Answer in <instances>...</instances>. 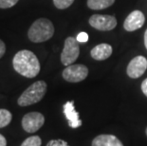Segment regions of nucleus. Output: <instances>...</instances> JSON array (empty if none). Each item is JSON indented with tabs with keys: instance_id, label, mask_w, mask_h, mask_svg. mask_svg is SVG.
<instances>
[{
	"instance_id": "10",
	"label": "nucleus",
	"mask_w": 147,
	"mask_h": 146,
	"mask_svg": "<svg viewBox=\"0 0 147 146\" xmlns=\"http://www.w3.org/2000/svg\"><path fill=\"white\" fill-rule=\"evenodd\" d=\"M64 114L68 120V125L71 128H78L82 125V120L79 119V113L75 110L74 102H67L64 105Z\"/></svg>"
},
{
	"instance_id": "23",
	"label": "nucleus",
	"mask_w": 147,
	"mask_h": 146,
	"mask_svg": "<svg viewBox=\"0 0 147 146\" xmlns=\"http://www.w3.org/2000/svg\"><path fill=\"white\" fill-rule=\"evenodd\" d=\"M144 45H145V48H147V30H145V33H144Z\"/></svg>"
},
{
	"instance_id": "16",
	"label": "nucleus",
	"mask_w": 147,
	"mask_h": 146,
	"mask_svg": "<svg viewBox=\"0 0 147 146\" xmlns=\"http://www.w3.org/2000/svg\"><path fill=\"white\" fill-rule=\"evenodd\" d=\"M74 0H53V4L59 10H65L73 4Z\"/></svg>"
},
{
	"instance_id": "17",
	"label": "nucleus",
	"mask_w": 147,
	"mask_h": 146,
	"mask_svg": "<svg viewBox=\"0 0 147 146\" xmlns=\"http://www.w3.org/2000/svg\"><path fill=\"white\" fill-rule=\"evenodd\" d=\"M19 0H0V9H9L16 4Z\"/></svg>"
},
{
	"instance_id": "15",
	"label": "nucleus",
	"mask_w": 147,
	"mask_h": 146,
	"mask_svg": "<svg viewBox=\"0 0 147 146\" xmlns=\"http://www.w3.org/2000/svg\"><path fill=\"white\" fill-rule=\"evenodd\" d=\"M42 141L38 136H32L26 139L20 146H41Z\"/></svg>"
},
{
	"instance_id": "5",
	"label": "nucleus",
	"mask_w": 147,
	"mask_h": 146,
	"mask_svg": "<svg viewBox=\"0 0 147 146\" xmlns=\"http://www.w3.org/2000/svg\"><path fill=\"white\" fill-rule=\"evenodd\" d=\"M88 75V68L84 65H70L63 71V78L69 83L82 82Z\"/></svg>"
},
{
	"instance_id": "1",
	"label": "nucleus",
	"mask_w": 147,
	"mask_h": 146,
	"mask_svg": "<svg viewBox=\"0 0 147 146\" xmlns=\"http://www.w3.org/2000/svg\"><path fill=\"white\" fill-rule=\"evenodd\" d=\"M14 70L27 78H34L40 72V63L36 55L28 49L18 51L12 59Z\"/></svg>"
},
{
	"instance_id": "4",
	"label": "nucleus",
	"mask_w": 147,
	"mask_h": 146,
	"mask_svg": "<svg viewBox=\"0 0 147 146\" xmlns=\"http://www.w3.org/2000/svg\"><path fill=\"white\" fill-rule=\"evenodd\" d=\"M80 54V48L78 41L74 37H67L65 41L63 51L61 53V62L64 66L67 67L72 65Z\"/></svg>"
},
{
	"instance_id": "21",
	"label": "nucleus",
	"mask_w": 147,
	"mask_h": 146,
	"mask_svg": "<svg viewBox=\"0 0 147 146\" xmlns=\"http://www.w3.org/2000/svg\"><path fill=\"white\" fill-rule=\"evenodd\" d=\"M142 90L146 97H147V79H145L142 83Z\"/></svg>"
},
{
	"instance_id": "22",
	"label": "nucleus",
	"mask_w": 147,
	"mask_h": 146,
	"mask_svg": "<svg viewBox=\"0 0 147 146\" xmlns=\"http://www.w3.org/2000/svg\"><path fill=\"white\" fill-rule=\"evenodd\" d=\"M0 146H7V141L1 134H0Z\"/></svg>"
},
{
	"instance_id": "12",
	"label": "nucleus",
	"mask_w": 147,
	"mask_h": 146,
	"mask_svg": "<svg viewBox=\"0 0 147 146\" xmlns=\"http://www.w3.org/2000/svg\"><path fill=\"white\" fill-rule=\"evenodd\" d=\"M91 146H123L121 141L113 135H99L92 141Z\"/></svg>"
},
{
	"instance_id": "14",
	"label": "nucleus",
	"mask_w": 147,
	"mask_h": 146,
	"mask_svg": "<svg viewBox=\"0 0 147 146\" xmlns=\"http://www.w3.org/2000/svg\"><path fill=\"white\" fill-rule=\"evenodd\" d=\"M12 119V115L7 109H0V128L6 127L10 124Z\"/></svg>"
},
{
	"instance_id": "20",
	"label": "nucleus",
	"mask_w": 147,
	"mask_h": 146,
	"mask_svg": "<svg viewBox=\"0 0 147 146\" xmlns=\"http://www.w3.org/2000/svg\"><path fill=\"white\" fill-rule=\"evenodd\" d=\"M5 52H6V45H5V43L0 39V59L4 56Z\"/></svg>"
},
{
	"instance_id": "13",
	"label": "nucleus",
	"mask_w": 147,
	"mask_h": 146,
	"mask_svg": "<svg viewBox=\"0 0 147 146\" xmlns=\"http://www.w3.org/2000/svg\"><path fill=\"white\" fill-rule=\"evenodd\" d=\"M115 0H87V6L91 10H104L113 5Z\"/></svg>"
},
{
	"instance_id": "7",
	"label": "nucleus",
	"mask_w": 147,
	"mask_h": 146,
	"mask_svg": "<svg viewBox=\"0 0 147 146\" xmlns=\"http://www.w3.org/2000/svg\"><path fill=\"white\" fill-rule=\"evenodd\" d=\"M90 26L98 30H111L117 26V20L112 15L94 14L89 18Z\"/></svg>"
},
{
	"instance_id": "6",
	"label": "nucleus",
	"mask_w": 147,
	"mask_h": 146,
	"mask_svg": "<svg viewBox=\"0 0 147 146\" xmlns=\"http://www.w3.org/2000/svg\"><path fill=\"white\" fill-rule=\"evenodd\" d=\"M45 122V118L39 112L26 114L22 119V127L27 133H35L41 128Z\"/></svg>"
},
{
	"instance_id": "9",
	"label": "nucleus",
	"mask_w": 147,
	"mask_h": 146,
	"mask_svg": "<svg viewBox=\"0 0 147 146\" xmlns=\"http://www.w3.org/2000/svg\"><path fill=\"white\" fill-rule=\"evenodd\" d=\"M145 22L144 14L140 11H134L126 17L123 23L124 30L127 32H134L140 29Z\"/></svg>"
},
{
	"instance_id": "18",
	"label": "nucleus",
	"mask_w": 147,
	"mask_h": 146,
	"mask_svg": "<svg viewBox=\"0 0 147 146\" xmlns=\"http://www.w3.org/2000/svg\"><path fill=\"white\" fill-rule=\"evenodd\" d=\"M46 146H69V145L64 139H52V141H49Z\"/></svg>"
},
{
	"instance_id": "11",
	"label": "nucleus",
	"mask_w": 147,
	"mask_h": 146,
	"mask_svg": "<svg viewBox=\"0 0 147 146\" xmlns=\"http://www.w3.org/2000/svg\"><path fill=\"white\" fill-rule=\"evenodd\" d=\"M91 57L97 61H104L109 58L112 54V46L108 44H100L92 48Z\"/></svg>"
},
{
	"instance_id": "2",
	"label": "nucleus",
	"mask_w": 147,
	"mask_h": 146,
	"mask_svg": "<svg viewBox=\"0 0 147 146\" xmlns=\"http://www.w3.org/2000/svg\"><path fill=\"white\" fill-rule=\"evenodd\" d=\"M54 34V26L51 20L47 18H39L30 26L28 37L33 43H42L48 41Z\"/></svg>"
},
{
	"instance_id": "24",
	"label": "nucleus",
	"mask_w": 147,
	"mask_h": 146,
	"mask_svg": "<svg viewBox=\"0 0 147 146\" xmlns=\"http://www.w3.org/2000/svg\"><path fill=\"white\" fill-rule=\"evenodd\" d=\"M145 133H146V135H147V128H146V130H145Z\"/></svg>"
},
{
	"instance_id": "3",
	"label": "nucleus",
	"mask_w": 147,
	"mask_h": 146,
	"mask_svg": "<svg viewBox=\"0 0 147 146\" xmlns=\"http://www.w3.org/2000/svg\"><path fill=\"white\" fill-rule=\"evenodd\" d=\"M47 83L44 81H37L30 85L18 98V105L29 106L42 100L47 92Z\"/></svg>"
},
{
	"instance_id": "8",
	"label": "nucleus",
	"mask_w": 147,
	"mask_h": 146,
	"mask_svg": "<svg viewBox=\"0 0 147 146\" xmlns=\"http://www.w3.org/2000/svg\"><path fill=\"white\" fill-rule=\"evenodd\" d=\"M147 69V60L143 56H137L130 61L127 66V75L130 78L137 79L142 75Z\"/></svg>"
},
{
	"instance_id": "19",
	"label": "nucleus",
	"mask_w": 147,
	"mask_h": 146,
	"mask_svg": "<svg viewBox=\"0 0 147 146\" xmlns=\"http://www.w3.org/2000/svg\"><path fill=\"white\" fill-rule=\"evenodd\" d=\"M77 41L80 42V43H86L88 41V34L86 32H80L79 34L77 35Z\"/></svg>"
}]
</instances>
